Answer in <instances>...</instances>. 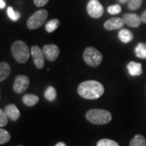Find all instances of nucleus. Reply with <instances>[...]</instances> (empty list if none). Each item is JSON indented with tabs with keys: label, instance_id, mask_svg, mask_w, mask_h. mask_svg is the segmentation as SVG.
<instances>
[{
	"label": "nucleus",
	"instance_id": "15",
	"mask_svg": "<svg viewBox=\"0 0 146 146\" xmlns=\"http://www.w3.org/2000/svg\"><path fill=\"white\" fill-rule=\"evenodd\" d=\"M11 73L10 65L5 62H0V82L5 80Z\"/></svg>",
	"mask_w": 146,
	"mask_h": 146
},
{
	"label": "nucleus",
	"instance_id": "28",
	"mask_svg": "<svg viewBox=\"0 0 146 146\" xmlns=\"http://www.w3.org/2000/svg\"><path fill=\"white\" fill-rule=\"evenodd\" d=\"M141 21L143 23H145L146 24V10L142 13V15H141Z\"/></svg>",
	"mask_w": 146,
	"mask_h": 146
},
{
	"label": "nucleus",
	"instance_id": "19",
	"mask_svg": "<svg viewBox=\"0 0 146 146\" xmlns=\"http://www.w3.org/2000/svg\"><path fill=\"white\" fill-rule=\"evenodd\" d=\"M135 53H136V57L142 58V59H146V45L144 43H139L136 46L135 49Z\"/></svg>",
	"mask_w": 146,
	"mask_h": 146
},
{
	"label": "nucleus",
	"instance_id": "29",
	"mask_svg": "<svg viewBox=\"0 0 146 146\" xmlns=\"http://www.w3.org/2000/svg\"><path fill=\"white\" fill-rule=\"evenodd\" d=\"M6 7V3L4 0H0V9H3Z\"/></svg>",
	"mask_w": 146,
	"mask_h": 146
},
{
	"label": "nucleus",
	"instance_id": "7",
	"mask_svg": "<svg viewBox=\"0 0 146 146\" xmlns=\"http://www.w3.org/2000/svg\"><path fill=\"white\" fill-rule=\"evenodd\" d=\"M33 61L38 69H42L45 65V55L42 49L37 46H33L30 50Z\"/></svg>",
	"mask_w": 146,
	"mask_h": 146
},
{
	"label": "nucleus",
	"instance_id": "4",
	"mask_svg": "<svg viewBox=\"0 0 146 146\" xmlns=\"http://www.w3.org/2000/svg\"><path fill=\"white\" fill-rule=\"evenodd\" d=\"M103 56L99 50L92 46L87 47L83 53L84 61L92 68H97L102 62Z\"/></svg>",
	"mask_w": 146,
	"mask_h": 146
},
{
	"label": "nucleus",
	"instance_id": "8",
	"mask_svg": "<svg viewBox=\"0 0 146 146\" xmlns=\"http://www.w3.org/2000/svg\"><path fill=\"white\" fill-rule=\"evenodd\" d=\"M29 85V78L25 75H19L15 79L13 90L16 94H23Z\"/></svg>",
	"mask_w": 146,
	"mask_h": 146
},
{
	"label": "nucleus",
	"instance_id": "30",
	"mask_svg": "<svg viewBox=\"0 0 146 146\" xmlns=\"http://www.w3.org/2000/svg\"><path fill=\"white\" fill-rule=\"evenodd\" d=\"M54 146H67V145L65 143H63V142H58Z\"/></svg>",
	"mask_w": 146,
	"mask_h": 146
},
{
	"label": "nucleus",
	"instance_id": "33",
	"mask_svg": "<svg viewBox=\"0 0 146 146\" xmlns=\"http://www.w3.org/2000/svg\"><path fill=\"white\" fill-rule=\"evenodd\" d=\"M19 146H23V145H19Z\"/></svg>",
	"mask_w": 146,
	"mask_h": 146
},
{
	"label": "nucleus",
	"instance_id": "24",
	"mask_svg": "<svg viewBox=\"0 0 146 146\" xmlns=\"http://www.w3.org/2000/svg\"><path fill=\"white\" fill-rule=\"evenodd\" d=\"M97 146H119V145L113 140H110V139H102L100 140Z\"/></svg>",
	"mask_w": 146,
	"mask_h": 146
},
{
	"label": "nucleus",
	"instance_id": "31",
	"mask_svg": "<svg viewBox=\"0 0 146 146\" xmlns=\"http://www.w3.org/2000/svg\"><path fill=\"white\" fill-rule=\"evenodd\" d=\"M129 0H119V2L120 3H125L127 2H128Z\"/></svg>",
	"mask_w": 146,
	"mask_h": 146
},
{
	"label": "nucleus",
	"instance_id": "13",
	"mask_svg": "<svg viewBox=\"0 0 146 146\" xmlns=\"http://www.w3.org/2000/svg\"><path fill=\"white\" fill-rule=\"evenodd\" d=\"M127 71L132 76H141L143 73L142 70V65L140 63H136L134 61H131L127 65Z\"/></svg>",
	"mask_w": 146,
	"mask_h": 146
},
{
	"label": "nucleus",
	"instance_id": "17",
	"mask_svg": "<svg viewBox=\"0 0 146 146\" xmlns=\"http://www.w3.org/2000/svg\"><path fill=\"white\" fill-rule=\"evenodd\" d=\"M60 25V21H58V19H53V20H50L48 22H46V30L47 33H53L58 28Z\"/></svg>",
	"mask_w": 146,
	"mask_h": 146
},
{
	"label": "nucleus",
	"instance_id": "32",
	"mask_svg": "<svg viewBox=\"0 0 146 146\" xmlns=\"http://www.w3.org/2000/svg\"><path fill=\"white\" fill-rule=\"evenodd\" d=\"M0 99H1V96H0Z\"/></svg>",
	"mask_w": 146,
	"mask_h": 146
},
{
	"label": "nucleus",
	"instance_id": "21",
	"mask_svg": "<svg viewBox=\"0 0 146 146\" xmlns=\"http://www.w3.org/2000/svg\"><path fill=\"white\" fill-rule=\"evenodd\" d=\"M7 16L10 18L11 21H17L21 18V13L19 11H16L11 7H8L7 9Z\"/></svg>",
	"mask_w": 146,
	"mask_h": 146
},
{
	"label": "nucleus",
	"instance_id": "25",
	"mask_svg": "<svg viewBox=\"0 0 146 146\" xmlns=\"http://www.w3.org/2000/svg\"><path fill=\"white\" fill-rule=\"evenodd\" d=\"M107 11H108V12H109L110 14H111V15H118V14H119L120 12H121L122 8H121L120 5L115 4V5H112L108 7Z\"/></svg>",
	"mask_w": 146,
	"mask_h": 146
},
{
	"label": "nucleus",
	"instance_id": "10",
	"mask_svg": "<svg viewBox=\"0 0 146 146\" xmlns=\"http://www.w3.org/2000/svg\"><path fill=\"white\" fill-rule=\"evenodd\" d=\"M122 19L124 21V24L127 25V26L131 27V28H137L141 25L142 23L141 17L138 16L137 14L134 13H127L124 14Z\"/></svg>",
	"mask_w": 146,
	"mask_h": 146
},
{
	"label": "nucleus",
	"instance_id": "6",
	"mask_svg": "<svg viewBox=\"0 0 146 146\" xmlns=\"http://www.w3.org/2000/svg\"><path fill=\"white\" fill-rule=\"evenodd\" d=\"M87 12L94 19H98L103 15V7L98 0H90L87 4Z\"/></svg>",
	"mask_w": 146,
	"mask_h": 146
},
{
	"label": "nucleus",
	"instance_id": "16",
	"mask_svg": "<svg viewBox=\"0 0 146 146\" xmlns=\"http://www.w3.org/2000/svg\"><path fill=\"white\" fill-rule=\"evenodd\" d=\"M23 102L24 104L26 105L27 106H33L39 102V98L34 95V94H25L24 97H23Z\"/></svg>",
	"mask_w": 146,
	"mask_h": 146
},
{
	"label": "nucleus",
	"instance_id": "27",
	"mask_svg": "<svg viewBox=\"0 0 146 146\" xmlns=\"http://www.w3.org/2000/svg\"><path fill=\"white\" fill-rule=\"evenodd\" d=\"M48 2H49V0H33L35 6L38 7H42L46 5Z\"/></svg>",
	"mask_w": 146,
	"mask_h": 146
},
{
	"label": "nucleus",
	"instance_id": "23",
	"mask_svg": "<svg viewBox=\"0 0 146 146\" xmlns=\"http://www.w3.org/2000/svg\"><path fill=\"white\" fill-rule=\"evenodd\" d=\"M142 2L143 0H129L127 3V7L130 10L136 11L141 7L142 5Z\"/></svg>",
	"mask_w": 146,
	"mask_h": 146
},
{
	"label": "nucleus",
	"instance_id": "14",
	"mask_svg": "<svg viewBox=\"0 0 146 146\" xmlns=\"http://www.w3.org/2000/svg\"><path fill=\"white\" fill-rule=\"evenodd\" d=\"M119 39L123 43H128L131 42L133 39V33L127 29H121L119 32Z\"/></svg>",
	"mask_w": 146,
	"mask_h": 146
},
{
	"label": "nucleus",
	"instance_id": "26",
	"mask_svg": "<svg viewBox=\"0 0 146 146\" xmlns=\"http://www.w3.org/2000/svg\"><path fill=\"white\" fill-rule=\"evenodd\" d=\"M7 116L4 112V110H3L2 109H0V127H5L7 123H8V120H7Z\"/></svg>",
	"mask_w": 146,
	"mask_h": 146
},
{
	"label": "nucleus",
	"instance_id": "20",
	"mask_svg": "<svg viewBox=\"0 0 146 146\" xmlns=\"http://www.w3.org/2000/svg\"><path fill=\"white\" fill-rule=\"evenodd\" d=\"M44 96H45V98L48 100L49 102H54V100L56 99V97H57L56 90L52 86H49L46 89Z\"/></svg>",
	"mask_w": 146,
	"mask_h": 146
},
{
	"label": "nucleus",
	"instance_id": "2",
	"mask_svg": "<svg viewBox=\"0 0 146 146\" xmlns=\"http://www.w3.org/2000/svg\"><path fill=\"white\" fill-rule=\"evenodd\" d=\"M85 117L89 123L97 125H102L110 123L112 119L110 112L106 110L91 109L85 114Z\"/></svg>",
	"mask_w": 146,
	"mask_h": 146
},
{
	"label": "nucleus",
	"instance_id": "12",
	"mask_svg": "<svg viewBox=\"0 0 146 146\" xmlns=\"http://www.w3.org/2000/svg\"><path fill=\"white\" fill-rule=\"evenodd\" d=\"M4 112L9 119L16 121L21 117V112L15 104L7 105L4 108Z\"/></svg>",
	"mask_w": 146,
	"mask_h": 146
},
{
	"label": "nucleus",
	"instance_id": "9",
	"mask_svg": "<svg viewBox=\"0 0 146 146\" xmlns=\"http://www.w3.org/2000/svg\"><path fill=\"white\" fill-rule=\"evenodd\" d=\"M42 50L44 53L45 58L50 62H53V61L56 60L59 55V53H60L59 48L54 44L45 45L42 48Z\"/></svg>",
	"mask_w": 146,
	"mask_h": 146
},
{
	"label": "nucleus",
	"instance_id": "18",
	"mask_svg": "<svg viewBox=\"0 0 146 146\" xmlns=\"http://www.w3.org/2000/svg\"><path fill=\"white\" fill-rule=\"evenodd\" d=\"M129 146H146L145 137L142 135H136L131 140Z\"/></svg>",
	"mask_w": 146,
	"mask_h": 146
},
{
	"label": "nucleus",
	"instance_id": "11",
	"mask_svg": "<svg viewBox=\"0 0 146 146\" xmlns=\"http://www.w3.org/2000/svg\"><path fill=\"white\" fill-rule=\"evenodd\" d=\"M124 26V21L119 17H113L104 23V28L106 30H117L121 29Z\"/></svg>",
	"mask_w": 146,
	"mask_h": 146
},
{
	"label": "nucleus",
	"instance_id": "3",
	"mask_svg": "<svg viewBox=\"0 0 146 146\" xmlns=\"http://www.w3.org/2000/svg\"><path fill=\"white\" fill-rule=\"evenodd\" d=\"M11 53L16 62L25 63L31 54L30 50L26 43L23 41H16L11 46Z\"/></svg>",
	"mask_w": 146,
	"mask_h": 146
},
{
	"label": "nucleus",
	"instance_id": "22",
	"mask_svg": "<svg viewBox=\"0 0 146 146\" xmlns=\"http://www.w3.org/2000/svg\"><path fill=\"white\" fill-rule=\"evenodd\" d=\"M11 140L10 133L7 131L0 128V145L7 143Z\"/></svg>",
	"mask_w": 146,
	"mask_h": 146
},
{
	"label": "nucleus",
	"instance_id": "1",
	"mask_svg": "<svg viewBox=\"0 0 146 146\" xmlns=\"http://www.w3.org/2000/svg\"><path fill=\"white\" fill-rule=\"evenodd\" d=\"M77 93L84 99H98L104 94V86L97 80H85L79 84Z\"/></svg>",
	"mask_w": 146,
	"mask_h": 146
},
{
	"label": "nucleus",
	"instance_id": "5",
	"mask_svg": "<svg viewBox=\"0 0 146 146\" xmlns=\"http://www.w3.org/2000/svg\"><path fill=\"white\" fill-rule=\"evenodd\" d=\"M47 17H48V11L45 9L36 11L35 13H33L27 21V27L31 29L34 30L40 27H42L44 23H46Z\"/></svg>",
	"mask_w": 146,
	"mask_h": 146
}]
</instances>
